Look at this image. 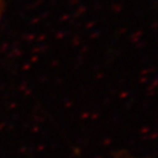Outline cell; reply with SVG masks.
Returning <instances> with one entry per match:
<instances>
[{
    "instance_id": "1",
    "label": "cell",
    "mask_w": 158,
    "mask_h": 158,
    "mask_svg": "<svg viewBox=\"0 0 158 158\" xmlns=\"http://www.w3.org/2000/svg\"><path fill=\"white\" fill-rule=\"evenodd\" d=\"M114 158H148V157H139V156H134L131 154H126V153H122L120 155H116Z\"/></svg>"
}]
</instances>
